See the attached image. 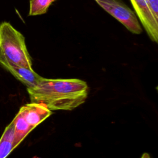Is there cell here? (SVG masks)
<instances>
[{
	"label": "cell",
	"mask_w": 158,
	"mask_h": 158,
	"mask_svg": "<svg viewBox=\"0 0 158 158\" xmlns=\"http://www.w3.org/2000/svg\"><path fill=\"white\" fill-rule=\"evenodd\" d=\"M31 102L44 105L50 110H70L84 103L89 87L78 78L51 79L42 77L31 88H27Z\"/></svg>",
	"instance_id": "6da1fadb"
},
{
	"label": "cell",
	"mask_w": 158,
	"mask_h": 158,
	"mask_svg": "<svg viewBox=\"0 0 158 158\" xmlns=\"http://www.w3.org/2000/svg\"><path fill=\"white\" fill-rule=\"evenodd\" d=\"M0 59L11 64L32 69L25 38L9 22L0 25Z\"/></svg>",
	"instance_id": "7a4b0ae2"
},
{
	"label": "cell",
	"mask_w": 158,
	"mask_h": 158,
	"mask_svg": "<svg viewBox=\"0 0 158 158\" xmlns=\"http://www.w3.org/2000/svg\"><path fill=\"white\" fill-rule=\"evenodd\" d=\"M104 10L120 22L131 33L142 32V28L136 14L122 0H95Z\"/></svg>",
	"instance_id": "3957f363"
},
{
	"label": "cell",
	"mask_w": 158,
	"mask_h": 158,
	"mask_svg": "<svg viewBox=\"0 0 158 158\" xmlns=\"http://www.w3.org/2000/svg\"><path fill=\"white\" fill-rule=\"evenodd\" d=\"M136 16L143 26L149 38L155 43L158 41V19L151 12L146 0H130Z\"/></svg>",
	"instance_id": "277c9868"
},
{
	"label": "cell",
	"mask_w": 158,
	"mask_h": 158,
	"mask_svg": "<svg viewBox=\"0 0 158 158\" xmlns=\"http://www.w3.org/2000/svg\"><path fill=\"white\" fill-rule=\"evenodd\" d=\"M0 64L15 78L25 85L27 88H31L35 86L42 78L33 69L13 65L1 59Z\"/></svg>",
	"instance_id": "5b68a950"
},
{
	"label": "cell",
	"mask_w": 158,
	"mask_h": 158,
	"mask_svg": "<svg viewBox=\"0 0 158 158\" xmlns=\"http://www.w3.org/2000/svg\"><path fill=\"white\" fill-rule=\"evenodd\" d=\"M19 112L33 129L52 114V111L44 105L35 102L23 106Z\"/></svg>",
	"instance_id": "8992f818"
},
{
	"label": "cell",
	"mask_w": 158,
	"mask_h": 158,
	"mask_svg": "<svg viewBox=\"0 0 158 158\" xmlns=\"http://www.w3.org/2000/svg\"><path fill=\"white\" fill-rule=\"evenodd\" d=\"M12 121L14 124V148L15 149L33 129L27 123L23 115L19 111Z\"/></svg>",
	"instance_id": "52a82bcc"
},
{
	"label": "cell",
	"mask_w": 158,
	"mask_h": 158,
	"mask_svg": "<svg viewBox=\"0 0 158 158\" xmlns=\"http://www.w3.org/2000/svg\"><path fill=\"white\" fill-rule=\"evenodd\" d=\"M14 124L12 121L5 128L0 138V158H6L14 149Z\"/></svg>",
	"instance_id": "ba28073f"
},
{
	"label": "cell",
	"mask_w": 158,
	"mask_h": 158,
	"mask_svg": "<svg viewBox=\"0 0 158 158\" xmlns=\"http://www.w3.org/2000/svg\"><path fill=\"white\" fill-rule=\"evenodd\" d=\"M56 0H30L28 15H38L46 13L51 4Z\"/></svg>",
	"instance_id": "9c48e42d"
},
{
	"label": "cell",
	"mask_w": 158,
	"mask_h": 158,
	"mask_svg": "<svg viewBox=\"0 0 158 158\" xmlns=\"http://www.w3.org/2000/svg\"><path fill=\"white\" fill-rule=\"evenodd\" d=\"M141 158H151V157H150V156H149V154L148 153L144 152V153H143L142 154Z\"/></svg>",
	"instance_id": "30bf717a"
}]
</instances>
